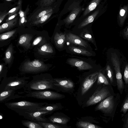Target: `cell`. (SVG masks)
<instances>
[{
	"label": "cell",
	"instance_id": "cell-1",
	"mask_svg": "<svg viewBox=\"0 0 128 128\" xmlns=\"http://www.w3.org/2000/svg\"><path fill=\"white\" fill-rule=\"evenodd\" d=\"M56 82L50 74H41L34 76L32 79L28 82L23 88L24 91L52 90L60 91L55 85Z\"/></svg>",
	"mask_w": 128,
	"mask_h": 128
},
{
	"label": "cell",
	"instance_id": "cell-2",
	"mask_svg": "<svg viewBox=\"0 0 128 128\" xmlns=\"http://www.w3.org/2000/svg\"><path fill=\"white\" fill-rule=\"evenodd\" d=\"M48 102H37L23 100L16 102H7L5 105L18 114L25 112H36V110Z\"/></svg>",
	"mask_w": 128,
	"mask_h": 128
},
{
	"label": "cell",
	"instance_id": "cell-3",
	"mask_svg": "<svg viewBox=\"0 0 128 128\" xmlns=\"http://www.w3.org/2000/svg\"><path fill=\"white\" fill-rule=\"evenodd\" d=\"M25 97L33 98L48 100H56L64 98L65 96L56 91L45 90L31 91H24Z\"/></svg>",
	"mask_w": 128,
	"mask_h": 128
},
{
	"label": "cell",
	"instance_id": "cell-4",
	"mask_svg": "<svg viewBox=\"0 0 128 128\" xmlns=\"http://www.w3.org/2000/svg\"><path fill=\"white\" fill-rule=\"evenodd\" d=\"M48 67L43 62L38 60L25 62L22 66V70L26 73L37 74L46 71Z\"/></svg>",
	"mask_w": 128,
	"mask_h": 128
},
{
	"label": "cell",
	"instance_id": "cell-5",
	"mask_svg": "<svg viewBox=\"0 0 128 128\" xmlns=\"http://www.w3.org/2000/svg\"><path fill=\"white\" fill-rule=\"evenodd\" d=\"M29 78V77H24L2 81L0 85V90L9 89L16 90L23 88L28 82L26 80Z\"/></svg>",
	"mask_w": 128,
	"mask_h": 128
},
{
	"label": "cell",
	"instance_id": "cell-6",
	"mask_svg": "<svg viewBox=\"0 0 128 128\" xmlns=\"http://www.w3.org/2000/svg\"><path fill=\"white\" fill-rule=\"evenodd\" d=\"M53 112L48 111H36L32 112H25L18 114L22 116L25 118L34 122H51L46 116L51 114Z\"/></svg>",
	"mask_w": 128,
	"mask_h": 128
},
{
	"label": "cell",
	"instance_id": "cell-7",
	"mask_svg": "<svg viewBox=\"0 0 128 128\" xmlns=\"http://www.w3.org/2000/svg\"><path fill=\"white\" fill-rule=\"evenodd\" d=\"M54 79L56 82L54 85L60 92L68 93L72 92L74 86V84L70 79L66 77Z\"/></svg>",
	"mask_w": 128,
	"mask_h": 128
},
{
	"label": "cell",
	"instance_id": "cell-8",
	"mask_svg": "<svg viewBox=\"0 0 128 128\" xmlns=\"http://www.w3.org/2000/svg\"><path fill=\"white\" fill-rule=\"evenodd\" d=\"M108 90L106 88H100L96 91L89 98L86 102V105L89 106L95 104L102 101L110 96Z\"/></svg>",
	"mask_w": 128,
	"mask_h": 128
},
{
	"label": "cell",
	"instance_id": "cell-9",
	"mask_svg": "<svg viewBox=\"0 0 128 128\" xmlns=\"http://www.w3.org/2000/svg\"><path fill=\"white\" fill-rule=\"evenodd\" d=\"M114 105L113 96H110L101 101L96 108V110H100L106 113H110L114 109Z\"/></svg>",
	"mask_w": 128,
	"mask_h": 128
},
{
	"label": "cell",
	"instance_id": "cell-10",
	"mask_svg": "<svg viewBox=\"0 0 128 128\" xmlns=\"http://www.w3.org/2000/svg\"><path fill=\"white\" fill-rule=\"evenodd\" d=\"M51 123L58 124L67 126L70 118L61 112H57L47 118Z\"/></svg>",
	"mask_w": 128,
	"mask_h": 128
},
{
	"label": "cell",
	"instance_id": "cell-11",
	"mask_svg": "<svg viewBox=\"0 0 128 128\" xmlns=\"http://www.w3.org/2000/svg\"><path fill=\"white\" fill-rule=\"evenodd\" d=\"M67 62L70 65L77 67L79 70H88L93 68L92 66L88 63L78 58H69Z\"/></svg>",
	"mask_w": 128,
	"mask_h": 128
},
{
	"label": "cell",
	"instance_id": "cell-12",
	"mask_svg": "<svg viewBox=\"0 0 128 128\" xmlns=\"http://www.w3.org/2000/svg\"><path fill=\"white\" fill-rule=\"evenodd\" d=\"M98 72H95L88 76L84 80L81 87V94H85L90 88L96 80Z\"/></svg>",
	"mask_w": 128,
	"mask_h": 128
},
{
	"label": "cell",
	"instance_id": "cell-13",
	"mask_svg": "<svg viewBox=\"0 0 128 128\" xmlns=\"http://www.w3.org/2000/svg\"><path fill=\"white\" fill-rule=\"evenodd\" d=\"M66 41L74 44L86 48L88 46L87 42L79 36L71 33L65 35Z\"/></svg>",
	"mask_w": 128,
	"mask_h": 128
},
{
	"label": "cell",
	"instance_id": "cell-14",
	"mask_svg": "<svg viewBox=\"0 0 128 128\" xmlns=\"http://www.w3.org/2000/svg\"><path fill=\"white\" fill-rule=\"evenodd\" d=\"M16 90L9 89L0 90V103L14 99L16 96L15 94Z\"/></svg>",
	"mask_w": 128,
	"mask_h": 128
},
{
	"label": "cell",
	"instance_id": "cell-15",
	"mask_svg": "<svg viewBox=\"0 0 128 128\" xmlns=\"http://www.w3.org/2000/svg\"><path fill=\"white\" fill-rule=\"evenodd\" d=\"M63 107L60 103L46 104L37 109L36 111H48L54 112L55 111L61 110Z\"/></svg>",
	"mask_w": 128,
	"mask_h": 128
},
{
	"label": "cell",
	"instance_id": "cell-16",
	"mask_svg": "<svg viewBox=\"0 0 128 128\" xmlns=\"http://www.w3.org/2000/svg\"><path fill=\"white\" fill-rule=\"evenodd\" d=\"M53 10L52 8L49 6L42 8L38 10L31 17L32 22L39 19L42 16L48 14Z\"/></svg>",
	"mask_w": 128,
	"mask_h": 128
},
{
	"label": "cell",
	"instance_id": "cell-17",
	"mask_svg": "<svg viewBox=\"0 0 128 128\" xmlns=\"http://www.w3.org/2000/svg\"><path fill=\"white\" fill-rule=\"evenodd\" d=\"M32 38L30 34H25L20 36L18 41V44L26 48H29L31 45L30 42Z\"/></svg>",
	"mask_w": 128,
	"mask_h": 128
},
{
	"label": "cell",
	"instance_id": "cell-18",
	"mask_svg": "<svg viewBox=\"0 0 128 128\" xmlns=\"http://www.w3.org/2000/svg\"><path fill=\"white\" fill-rule=\"evenodd\" d=\"M65 34L56 32L54 36V40L56 46L58 48H62L66 41Z\"/></svg>",
	"mask_w": 128,
	"mask_h": 128
},
{
	"label": "cell",
	"instance_id": "cell-19",
	"mask_svg": "<svg viewBox=\"0 0 128 128\" xmlns=\"http://www.w3.org/2000/svg\"><path fill=\"white\" fill-rule=\"evenodd\" d=\"M68 48L71 52L77 54L86 56H92V52L83 49L73 46H70Z\"/></svg>",
	"mask_w": 128,
	"mask_h": 128
},
{
	"label": "cell",
	"instance_id": "cell-20",
	"mask_svg": "<svg viewBox=\"0 0 128 128\" xmlns=\"http://www.w3.org/2000/svg\"><path fill=\"white\" fill-rule=\"evenodd\" d=\"M18 18H15L0 26V33L8 30L14 27L17 23Z\"/></svg>",
	"mask_w": 128,
	"mask_h": 128
},
{
	"label": "cell",
	"instance_id": "cell-21",
	"mask_svg": "<svg viewBox=\"0 0 128 128\" xmlns=\"http://www.w3.org/2000/svg\"><path fill=\"white\" fill-rule=\"evenodd\" d=\"M44 128H68L70 127L65 126L57 123H52L46 122H37Z\"/></svg>",
	"mask_w": 128,
	"mask_h": 128
},
{
	"label": "cell",
	"instance_id": "cell-22",
	"mask_svg": "<svg viewBox=\"0 0 128 128\" xmlns=\"http://www.w3.org/2000/svg\"><path fill=\"white\" fill-rule=\"evenodd\" d=\"M38 53L42 55H45L53 52L54 50L51 46L48 44L40 47L38 50Z\"/></svg>",
	"mask_w": 128,
	"mask_h": 128
},
{
	"label": "cell",
	"instance_id": "cell-23",
	"mask_svg": "<svg viewBox=\"0 0 128 128\" xmlns=\"http://www.w3.org/2000/svg\"><path fill=\"white\" fill-rule=\"evenodd\" d=\"M12 44H11L10 45L5 52L4 60L6 64L10 63L12 59L13 48Z\"/></svg>",
	"mask_w": 128,
	"mask_h": 128
},
{
	"label": "cell",
	"instance_id": "cell-24",
	"mask_svg": "<svg viewBox=\"0 0 128 128\" xmlns=\"http://www.w3.org/2000/svg\"><path fill=\"white\" fill-rule=\"evenodd\" d=\"M76 126L79 128H100L98 126L86 122L80 121L77 122Z\"/></svg>",
	"mask_w": 128,
	"mask_h": 128
},
{
	"label": "cell",
	"instance_id": "cell-25",
	"mask_svg": "<svg viewBox=\"0 0 128 128\" xmlns=\"http://www.w3.org/2000/svg\"><path fill=\"white\" fill-rule=\"evenodd\" d=\"M22 124L25 126L29 128H43L38 122L30 120H22Z\"/></svg>",
	"mask_w": 128,
	"mask_h": 128
},
{
	"label": "cell",
	"instance_id": "cell-26",
	"mask_svg": "<svg viewBox=\"0 0 128 128\" xmlns=\"http://www.w3.org/2000/svg\"><path fill=\"white\" fill-rule=\"evenodd\" d=\"M80 36L81 38L88 40L94 45L96 47L94 39L90 33L86 30L82 32Z\"/></svg>",
	"mask_w": 128,
	"mask_h": 128
},
{
	"label": "cell",
	"instance_id": "cell-27",
	"mask_svg": "<svg viewBox=\"0 0 128 128\" xmlns=\"http://www.w3.org/2000/svg\"><path fill=\"white\" fill-rule=\"evenodd\" d=\"M53 13V10L48 14L41 17L37 20L32 22V24L34 25H38L42 24L47 20L51 16Z\"/></svg>",
	"mask_w": 128,
	"mask_h": 128
},
{
	"label": "cell",
	"instance_id": "cell-28",
	"mask_svg": "<svg viewBox=\"0 0 128 128\" xmlns=\"http://www.w3.org/2000/svg\"><path fill=\"white\" fill-rule=\"evenodd\" d=\"M97 12H96V13L89 16L86 20L83 21L79 25L78 28H82L89 24L92 22Z\"/></svg>",
	"mask_w": 128,
	"mask_h": 128
},
{
	"label": "cell",
	"instance_id": "cell-29",
	"mask_svg": "<svg viewBox=\"0 0 128 128\" xmlns=\"http://www.w3.org/2000/svg\"><path fill=\"white\" fill-rule=\"evenodd\" d=\"M97 84H104L106 85L109 84V82L105 76L101 72H98V76Z\"/></svg>",
	"mask_w": 128,
	"mask_h": 128
},
{
	"label": "cell",
	"instance_id": "cell-30",
	"mask_svg": "<svg viewBox=\"0 0 128 128\" xmlns=\"http://www.w3.org/2000/svg\"><path fill=\"white\" fill-rule=\"evenodd\" d=\"M16 30H13L0 34V41L4 40L12 36Z\"/></svg>",
	"mask_w": 128,
	"mask_h": 128
},
{
	"label": "cell",
	"instance_id": "cell-31",
	"mask_svg": "<svg viewBox=\"0 0 128 128\" xmlns=\"http://www.w3.org/2000/svg\"><path fill=\"white\" fill-rule=\"evenodd\" d=\"M77 10H74L70 14L65 20V22L67 24L72 23L75 19L77 14Z\"/></svg>",
	"mask_w": 128,
	"mask_h": 128
},
{
	"label": "cell",
	"instance_id": "cell-32",
	"mask_svg": "<svg viewBox=\"0 0 128 128\" xmlns=\"http://www.w3.org/2000/svg\"><path fill=\"white\" fill-rule=\"evenodd\" d=\"M106 70L107 76L109 79L110 82L112 83L114 80L113 73L110 66L109 65L107 66Z\"/></svg>",
	"mask_w": 128,
	"mask_h": 128
},
{
	"label": "cell",
	"instance_id": "cell-33",
	"mask_svg": "<svg viewBox=\"0 0 128 128\" xmlns=\"http://www.w3.org/2000/svg\"><path fill=\"white\" fill-rule=\"evenodd\" d=\"M128 109V96L124 100L122 106L121 111L124 114H125Z\"/></svg>",
	"mask_w": 128,
	"mask_h": 128
},
{
	"label": "cell",
	"instance_id": "cell-34",
	"mask_svg": "<svg viewBox=\"0 0 128 128\" xmlns=\"http://www.w3.org/2000/svg\"><path fill=\"white\" fill-rule=\"evenodd\" d=\"M55 1V0H41L40 5L42 7L49 6Z\"/></svg>",
	"mask_w": 128,
	"mask_h": 128
},
{
	"label": "cell",
	"instance_id": "cell-35",
	"mask_svg": "<svg viewBox=\"0 0 128 128\" xmlns=\"http://www.w3.org/2000/svg\"><path fill=\"white\" fill-rule=\"evenodd\" d=\"M124 79L126 84L128 83V65L127 64L126 66L124 72Z\"/></svg>",
	"mask_w": 128,
	"mask_h": 128
},
{
	"label": "cell",
	"instance_id": "cell-36",
	"mask_svg": "<svg viewBox=\"0 0 128 128\" xmlns=\"http://www.w3.org/2000/svg\"><path fill=\"white\" fill-rule=\"evenodd\" d=\"M19 7L18 6H16L7 12L8 16L16 14L18 11L19 10Z\"/></svg>",
	"mask_w": 128,
	"mask_h": 128
},
{
	"label": "cell",
	"instance_id": "cell-37",
	"mask_svg": "<svg viewBox=\"0 0 128 128\" xmlns=\"http://www.w3.org/2000/svg\"><path fill=\"white\" fill-rule=\"evenodd\" d=\"M8 15L7 12L6 10L3 12H0V24L2 22Z\"/></svg>",
	"mask_w": 128,
	"mask_h": 128
},
{
	"label": "cell",
	"instance_id": "cell-38",
	"mask_svg": "<svg viewBox=\"0 0 128 128\" xmlns=\"http://www.w3.org/2000/svg\"><path fill=\"white\" fill-rule=\"evenodd\" d=\"M97 6V3L95 2H92L89 6L88 10L89 12L92 11L96 8Z\"/></svg>",
	"mask_w": 128,
	"mask_h": 128
},
{
	"label": "cell",
	"instance_id": "cell-39",
	"mask_svg": "<svg viewBox=\"0 0 128 128\" xmlns=\"http://www.w3.org/2000/svg\"><path fill=\"white\" fill-rule=\"evenodd\" d=\"M42 38L41 37H39L37 38L34 40L32 43L33 46L35 45L38 43L41 40Z\"/></svg>",
	"mask_w": 128,
	"mask_h": 128
},
{
	"label": "cell",
	"instance_id": "cell-40",
	"mask_svg": "<svg viewBox=\"0 0 128 128\" xmlns=\"http://www.w3.org/2000/svg\"><path fill=\"white\" fill-rule=\"evenodd\" d=\"M18 14L17 13L13 15H12L9 16H8V18L6 20V22H8L12 20H13L17 16Z\"/></svg>",
	"mask_w": 128,
	"mask_h": 128
},
{
	"label": "cell",
	"instance_id": "cell-41",
	"mask_svg": "<svg viewBox=\"0 0 128 128\" xmlns=\"http://www.w3.org/2000/svg\"><path fill=\"white\" fill-rule=\"evenodd\" d=\"M26 16L20 18L19 22V25L20 26L23 24L24 22H26Z\"/></svg>",
	"mask_w": 128,
	"mask_h": 128
},
{
	"label": "cell",
	"instance_id": "cell-42",
	"mask_svg": "<svg viewBox=\"0 0 128 128\" xmlns=\"http://www.w3.org/2000/svg\"><path fill=\"white\" fill-rule=\"evenodd\" d=\"M18 14L19 15L20 18H22L26 16V12H24L21 10H19Z\"/></svg>",
	"mask_w": 128,
	"mask_h": 128
},
{
	"label": "cell",
	"instance_id": "cell-43",
	"mask_svg": "<svg viewBox=\"0 0 128 128\" xmlns=\"http://www.w3.org/2000/svg\"><path fill=\"white\" fill-rule=\"evenodd\" d=\"M124 35L127 39L128 38V28L127 27L125 29L123 32Z\"/></svg>",
	"mask_w": 128,
	"mask_h": 128
},
{
	"label": "cell",
	"instance_id": "cell-44",
	"mask_svg": "<svg viewBox=\"0 0 128 128\" xmlns=\"http://www.w3.org/2000/svg\"><path fill=\"white\" fill-rule=\"evenodd\" d=\"M125 12V10L123 9H122L120 10V14L121 16H124Z\"/></svg>",
	"mask_w": 128,
	"mask_h": 128
},
{
	"label": "cell",
	"instance_id": "cell-45",
	"mask_svg": "<svg viewBox=\"0 0 128 128\" xmlns=\"http://www.w3.org/2000/svg\"><path fill=\"white\" fill-rule=\"evenodd\" d=\"M3 66V65L2 64H0V73L2 70Z\"/></svg>",
	"mask_w": 128,
	"mask_h": 128
},
{
	"label": "cell",
	"instance_id": "cell-46",
	"mask_svg": "<svg viewBox=\"0 0 128 128\" xmlns=\"http://www.w3.org/2000/svg\"><path fill=\"white\" fill-rule=\"evenodd\" d=\"M2 116L0 115V119H2Z\"/></svg>",
	"mask_w": 128,
	"mask_h": 128
},
{
	"label": "cell",
	"instance_id": "cell-47",
	"mask_svg": "<svg viewBox=\"0 0 128 128\" xmlns=\"http://www.w3.org/2000/svg\"><path fill=\"white\" fill-rule=\"evenodd\" d=\"M5 0L7 1H11L12 0Z\"/></svg>",
	"mask_w": 128,
	"mask_h": 128
}]
</instances>
